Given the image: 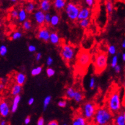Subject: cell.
I'll return each instance as SVG.
<instances>
[{
    "label": "cell",
    "mask_w": 125,
    "mask_h": 125,
    "mask_svg": "<svg viewBox=\"0 0 125 125\" xmlns=\"http://www.w3.org/2000/svg\"><path fill=\"white\" fill-rule=\"evenodd\" d=\"M75 49L71 45L68 43L62 44L60 49V56L64 62L69 64L75 57Z\"/></svg>",
    "instance_id": "obj_5"
},
{
    "label": "cell",
    "mask_w": 125,
    "mask_h": 125,
    "mask_svg": "<svg viewBox=\"0 0 125 125\" xmlns=\"http://www.w3.org/2000/svg\"><path fill=\"white\" fill-rule=\"evenodd\" d=\"M123 87H124V88L125 89V81L124 82V83H123Z\"/></svg>",
    "instance_id": "obj_56"
},
{
    "label": "cell",
    "mask_w": 125,
    "mask_h": 125,
    "mask_svg": "<svg viewBox=\"0 0 125 125\" xmlns=\"http://www.w3.org/2000/svg\"><path fill=\"white\" fill-rule=\"evenodd\" d=\"M90 20L89 19H82L81 21H79V24L80 27H81L83 29H86L90 25Z\"/></svg>",
    "instance_id": "obj_27"
},
{
    "label": "cell",
    "mask_w": 125,
    "mask_h": 125,
    "mask_svg": "<svg viewBox=\"0 0 125 125\" xmlns=\"http://www.w3.org/2000/svg\"><path fill=\"white\" fill-rule=\"evenodd\" d=\"M55 73H56V72H55L54 69H53L52 68L50 67V66L46 69V74L48 77H53L55 75Z\"/></svg>",
    "instance_id": "obj_33"
},
{
    "label": "cell",
    "mask_w": 125,
    "mask_h": 125,
    "mask_svg": "<svg viewBox=\"0 0 125 125\" xmlns=\"http://www.w3.org/2000/svg\"><path fill=\"white\" fill-rule=\"evenodd\" d=\"M36 5L33 1H29L25 5V10L28 13H33L35 12Z\"/></svg>",
    "instance_id": "obj_18"
},
{
    "label": "cell",
    "mask_w": 125,
    "mask_h": 125,
    "mask_svg": "<svg viewBox=\"0 0 125 125\" xmlns=\"http://www.w3.org/2000/svg\"><path fill=\"white\" fill-rule=\"evenodd\" d=\"M59 123L57 120H52L51 121L49 122L48 125H58Z\"/></svg>",
    "instance_id": "obj_46"
},
{
    "label": "cell",
    "mask_w": 125,
    "mask_h": 125,
    "mask_svg": "<svg viewBox=\"0 0 125 125\" xmlns=\"http://www.w3.org/2000/svg\"><path fill=\"white\" fill-rule=\"evenodd\" d=\"M58 105L61 108H64L67 105V102L66 100H61L58 102Z\"/></svg>",
    "instance_id": "obj_37"
},
{
    "label": "cell",
    "mask_w": 125,
    "mask_h": 125,
    "mask_svg": "<svg viewBox=\"0 0 125 125\" xmlns=\"http://www.w3.org/2000/svg\"><path fill=\"white\" fill-rule=\"evenodd\" d=\"M122 101L119 89H114L109 94L107 107L113 114H116L121 110Z\"/></svg>",
    "instance_id": "obj_3"
},
{
    "label": "cell",
    "mask_w": 125,
    "mask_h": 125,
    "mask_svg": "<svg viewBox=\"0 0 125 125\" xmlns=\"http://www.w3.org/2000/svg\"><path fill=\"white\" fill-rule=\"evenodd\" d=\"M28 49L30 52H35L36 51V47L34 45H29L28 47Z\"/></svg>",
    "instance_id": "obj_40"
},
{
    "label": "cell",
    "mask_w": 125,
    "mask_h": 125,
    "mask_svg": "<svg viewBox=\"0 0 125 125\" xmlns=\"http://www.w3.org/2000/svg\"><path fill=\"white\" fill-rule=\"evenodd\" d=\"M45 13L40 9L36 10L33 13V18L35 19V22L40 26H43L45 24Z\"/></svg>",
    "instance_id": "obj_9"
},
{
    "label": "cell",
    "mask_w": 125,
    "mask_h": 125,
    "mask_svg": "<svg viewBox=\"0 0 125 125\" xmlns=\"http://www.w3.org/2000/svg\"><path fill=\"white\" fill-rule=\"evenodd\" d=\"M84 2H85L86 5L89 8L93 7L94 3H95L94 0H84Z\"/></svg>",
    "instance_id": "obj_39"
},
{
    "label": "cell",
    "mask_w": 125,
    "mask_h": 125,
    "mask_svg": "<svg viewBox=\"0 0 125 125\" xmlns=\"http://www.w3.org/2000/svg\"><path fill=\"white\" fill-rule=\"evenodd\" d=\"M21 100V97L20 94L19 95L14 96V98L13 99V102H12V106H11V112L12 113H15L19 107V104Z\"/></svg>",
    "instance_id": "obj_17"
},
{
    "label": "cell",
    "mask_w": 125,
    "mask_h": 125,
    "mask_svg": "<svg viewBox=\"0 0 125 125\" xmlns=\"http://www.w3.org/2000/svg\"><path fill=\"white\" fill-rule=\"evenodd\" d=\"M122 59H123L124 61H125V53H123V54H122Z\"/></svg>",
    "instance_id": "obj_52"
},
{
    "label": "cell",
    "mask_w": 125,
    "mask_h": 125,
    "mask_svg": "<svg viewBox=\"0 0 125 125\" xmlns=\"http://www.w3.org/2000/svg\"><path fill=\"white\" fill-rule=\"evenodd\" d=\"M119 1L121 2H123V3H125V0H119Z\"/></svg>",
    "instance_id": "obj_54"
},
{
    "label": "cell",
    "mask_w": 125,
    "mask_h": 125,
    "mask_svg": "<svg viewBox=\"0 0 125 125\" xmlns=\"http://www.w3.org/2000/svg\"><path fill=\"white\" fill-rule=\"evenodd\" d=\"M66 4V0H53V7L57 11L64 10Z\"/></svg>",
    "instance_id": "obj_13"
},
{
    "label": "cell",
    "mask_w": 125,
    "mask_h": 125,
    "mask_svg": "<svg viewBox=\"0 0 125 125\" xmlns=\"http://www.w3.org/2000/svg\"><path fill=\"white\" fill-rule=\"evenodd\" d=\"M91 15V10L89 7H83L80 9L77 21H81L85 19H89Z\"/></svg>",
    "instance_id": "obj_11"
},
{
    "label": "cell",
    "mask_w": 125,
    "mask_h": 125,
    "mask_svg": "<svg viewBox=\"0 0 125 125\" xmlns=\"http://www.w3.org/2000/svg\"><path fill=\"white\" fill-rule=\"evenodd\" d=\"M117 62H118V57L116 55H114L112 59H111V62H110V66H111V67H115L117 64Z\"/></svg>",
    "instance_id": "obj_34"
},
{
    "label": "cell",
    "mask_w": 125,
    "mask_h": 125,
    "mask_svg": "<svg viewBox=\"0 0 125 125\" xmlns=\"http://www.w3.org/2000/svg\"><path fill=\"white\" fill-rule=\"evenodd\" d=\"M89 86L90 87V89H93L95 88L96 87V81L95 79L92 77H91L90 80H89Z\"/></svg>",
    "instance_id": "obj_36"
},
{
    "label": "cell",
    "mask_w": 125,
    "mask_h": 125,
    "mask_svg": "<svg viewBox=\"0 0 125 125\" xmlns=\"http://www.w3.org/2000/svg\"><path fill=\"white\" fill-rule=\"evenodd\" d=\"M49 42L52 44L54 45H59L61 43V38L59 36L56 31H52L51 32V35H50Z\"/></svg>",
    "instance_id": "obj_14"
},
{
    "label": "cell",
    "mask_w": 125,
    "mask_h": 125,
    "mask_svg": "<svg viewBox=\"0 0 125 125\" xmlns=\"http://www.w3.org/2000/svg\"><path fill=\"white\" fill-rule=\"evenodd\" d=\"M34 102H35V99H34V98H30L28 100V105H32L34 104Z\"/></svg>",
    "instance_id": "obj_47"
},
{
    "label": "cell",
    "mask_w": 125,
    "mask_h": 125,
    "mask_svg": "<svg viewBox=\"0 0 125 125\" xmlns=\"http://www.w3.org/2000/svg\"></svg>",
    "instance_id": "obj_60"
},
{
    "label": "cell",
    "mask_w": 125,
    "mask_h": 125,
    "mask_svg": "<svg viewBox=\"0 0 125 125\" xmlns=\"http://www.w3.org/2000/svg\"><path fill=\"white\" fill-rule=\"evenodd\" d=\"M50 35H51V32L49 30L43 26H41V28H40L38 30V33H37V38L40 40H42L47 43L48 42H49Z\"/></svg>",
    "instance_id": "obj_8"
},
{
    "label": "cell",
    "mask_w": 125,
    "mask_h": 125,
    "mask_svg": "<svg viewBox=\"0 0 125 125\" xmlns=\"http://www.w3.org/2000/svg\"><path fill=\"white\" fill-rule=\"evenodd\" d=\"M11 112V108L5 101H2L0 104V115L3 117H7Z\"/></svg>",
    "instance_id": "obj_10"
},
{
    "label": "cell",
    "mask_w": 125,
    "mask_h": 125,
    "mask_svg": "<svg viewBox=\"0 0 125 125\" xmlns=\"http://www.w3.org/2000/svg\"><path fill=\"white\" fill-rule=\"evenodd\" d=\"M113 122V113L107 107L97 108L93 123L98 125H110Z\"/></svg>",
    "instance_id": "obj_1"
},
{
    "label": "cell",
    "mask_w": 125,
    "mask_h": 125,
    "mask_svg": "<svg viewBox=\"0 0 125 125\" xmlns=\"http://www.w3.org/2000/svg\"><path fill=\"white\" fill-rule=\"evenodd\" d=\"M52 7L51 0H41L39 4V8L45 13L49 12Z\"/></svg>",
    "instance_id": "obj_12"
},
{
    "label": "cell",
    "mask_w": 125,
    "mask_h": 125,
    "mask_svg": "<svg viewBox=\"0 0 125 125\" xmlns=\"http://www.w3.org/2000/svg\"><path fill=\"white\" fill-rule=\"evenodd\" d=\"M84 94L82 93L81 91H76L74 98H73V100H74V101L76 103H77V104L81 103V102H82V100H84Z\"/></svg>",
    "instance_id": "obj_24"
},
{
    "label": "cell",
    "mask_w": 125,
    "mask_h": 125,
    "mask_svg": "<svg viewBox=\"0 0 125 125\" xmlns=\"http://www.w3.org/2000/svg\"><path fill=\"white\" fill-rule=\"evenodd\" d=\"M87 123V119L82 115H77L72 122L73 125H86Z\"/></svg>",
    "instance_id": "obj_16"
},
{
    "label": "cell",
    "mask_w": 125,
    "mask_h": 125,
    "mask_svg": "<svg viewBox=\"0 0 125 125\" xmlns=\"http://www.w3.org/2000/svg\"><path fill=\"white\" fill-rule=\"evenodd\" d=\"M108 62V56L105 52H98L95 56L94 60V67L96 74H100L105 70Z\"/></svg>",
    "instance_id": "obj_4"
},
{
    "label": "cell",
    "mask_w": 125,
    "mask_h": 125,
    "mask_svg": "<svg viewBox=\"0 0 125 125\" xmlns=\"http://www.w3.org/2000/svg\"><path fill=\"white\" fill-rule=\"evenodd\" d=\"M92 61V56L89 51L81 49L76 56V68L82 72H84Z\"/></svg>",
    "instance_id": "obj_2"
},
{
    "label": "cell",
    "mask_w": 125,
    "mask_h": 125,
    "mask_svg": "<svg viewBox=\"0 0 125 125\" xmlns=\"http://www.w3.org/2000/svg\"><path fill=\"white\" fill-rule=\"evenodd\" d=\"M28 12L26 10H25V8H22L19 10V15H18V19L19 22H23L25 21H26L28 18Z\"/></svg>",
    "instance_id": "obj_19"
},
{
    "label": "cell",
    "mask_w": 125,
    "mask_h": 125,
    "mask_svg": "<svg viewBox=\"0 0 125 125\" xmlns=\"http://www.w3.org/2000/svg\"><path fill=\"white\" fill-rule=\"evenodd\" d=\"M1 102H2L1 98V96H0V104H1Z\"/></svg>",
    "instance_id": "obj_57"
},
{
    "label": "cell",
    "mask_w": 125,
    "mask_h": 125,
    "mask_svg": "<svg viewBox=\"0 0 125 125\" xmlns=\"http://www.w3.org/2000/svg\"><path fill=\"white\" fill-rule=\"evenodd\" d=\"M10 1L13 2V3H15V2L17 1V0H10Z\"/></svg>",
    "instance_id": "obj_53"
},
{
    "label": "cell",
    "mask_w": 125,
    "mask_h": 125,
    "mask_svg": "<svg viewBox=\"0 0 125 125\" xmlns=\"http://www.w3.org/2000/svg\"><path fill=\"white\" fill-rule=\"evenodd\" d=\"M97 110V107L93 102H87L83 104L81 108L82 115L87 119V122L93 121V117Z\"/></svg>",
    "instance_id": "obj_6"
},
{
    "label": "cell",
    "mask_w": 125,
    "mask_h": 125,
    "mask_svg": "<svg viewBox=\"0 0 125 125\" xmlns=\"http://www.w3.org/2000/svg\"><path fill=\"white\" fill-rule=\"evenodd\" d=\"M14 79H15V83L20 84L21 86H23L24 84H25L27 78L26 75L24 73L18 72L15 74Z\"/></svg>",
    "instance_id": "obj_15"
},
{
    "label": "cell",
    "mask_w": 125,
    "mask_h": 125,
    "mask_svg": "<svg viewBox=\"0 0 125 125\" xmlns=\"http://www.w3.org/2000/svg\"><path fill=\"white\" fill-rule=\"evenodd\" d=\"M121 47L123 48V49H125V39L123 41V42H122Z\"/></svg>",
    "instance_id": "obj_51"
},
{
    "label": "cell",
    "mask_w": 125,
    "mask_h": 125,
    "mask_svg": "<svg viewBox=\"0 0 125 125\" xmlns=\"http://www.w3.org/2000/svg\"><path fill=\"white\" fill-rule=\"evenodd\" d=\"M8 52V49L5 45H1L0 46V56L4 57L7 55Z\"/></svg>",
    "instance_id": "obj_32"
},
{
    "label": "cell",
    "mask_w": 125,
    "mask_h": 125,
    "mask_svg": "<svg viewBox=\"0 0 125 125\" xmlns=\"http://www.w3.org/2000/svg\"><path fill=\"white\" fill-rule=\"evenodd\" d=\"M21 85L18 84H15L12 86V89H11V94L14 96L19 95L20 94V93L22 92V87Z\"/></svg>",
    "instance_id": "obj_20"
},
{
    "label": "cell",
    "mask_w": 125,
    "mask_h": 125,
    "mask_svg": "<svg viewBox=\"0 0 125 125\" xmlns=\"http://www.w3.org/2000/svg\"><path fill=\"white\" fill-rule=\"evenodd\" d=\"M114 123L116 125H125V120L123 114H119L114 119Z\"/></svg>",
    "instance_id": "obj_23"
},
{
    "label": "cell",
    "mask_w": 125,
    "mask_h": 125,
    "mask_svg": "<svg viewBox=\"0 0 125 125\" xmlns=\"http://www.w3.org/2000/svg\"><path fill=\"white\" fill-rule=\"evenodd\" d=\"M107 51H108V53H109V54L114 56V55H115V54H116L117 50H116V47H115V45H110L108 47Z\"/></svg>",
    "instance_id": "obj_31"
},
{
    "label": "cell",
    "mask_w": 125,
    "mask_h": 125,
    "mask_svg": "<svg viewBox=\"0 0 125 125\" xmlns=\"http://www.w3.org/2000/svg\"><path fill=\"white\" fill-rule=\"evenodd\" d=\"M19 1H24V0H19Z\"/></svg>",
    "instance_id": "obj_58"
},
{
    "label": "cell",
    "mask_w": 125,
    "mask_h": 125,
    "mask_svg": "<svg viewBox=\"0 0 125 125\" xmlns=\"http://www.w3.org/2000/svg\"><path fill=\"white\" fill-rule=\"evenodd\" d=\"M0 26H1V22H0Z\"/></svg>",
    "instance_id": "obj_59"
},
{
    "label": "cell",
    "mask_w": 125,
    "mask_h": 125,
    "mask_svg": "<svg viewBox=\"0 0 125 125\" xmlns=\"http://www.w3.org/2000/svg\"><path fill=\"white\" fill-rule=\"evenodd\" d=\"M123 114L124 118H125V112H123Z\"/></svg>",
    "instance_id": "obj_55"
},
{
    "label": "cell",
    "mask_w": 125,
    "mask_h": 125,
    "mask_svg": "<svg viewBox=\"0 0 125 125\" xmlns=\"http://www.w3.org/2000/svg\"><path fill=\"white\" fill-rule=\"evenodd\" d=\"M22 28L24 31H28L31 30L32 28V23L30 21L26 20L22 22Z\"/></svg>",
    "instance_id": "obj_28"
},
{
    "label": "cell",
    "mask_w": 125,
    "mask_h": 125,
    "mask_svg": "<svg viewBox=\"0 0 125 125\" xmlns=\"http://www.w3.org/2000/svg\"><path fill=\"white\" fill-rule=\"evenodd\" d=\"M80 9V7L77 4L73 2H69L66 4V6L64 8V12L70 21H77Z\"/></svg>",
    "instance_id": "obj_7"
},
{
    "label": "cell",
    "mask_w": 125,
    "mask_h": 125,
    "mask_svg": "<svg viewBox=\"0 0 125 125\" xmlns=\"http://www.w3.org/2000/svg\"><path fill=\"white\" fill-rule=\"evenodd\" d=\"M42 70H43L42 66H36V67L34 68H33V69L31 70V75L33 76V77H36V76L39 75L42 72Z\"/></svg>",
    "instance_id": "obj_26"
},
{
    "label": "cell",
    "mask_w": 125,
    "mask_h": 125,
    "mask_svg": "<svg viewBox=\"0 0 125 125\" xmlns=\"http://www.w3.org/2000/svg\"><path fill=\"white\" fill-rule=\"evenodd\" d=\"M5 88V84L3 82H1L0 83V91L3 90Z\"/></svg>",
    "instance_id": "obj_49"
},
{
    "label": "cell",
    "mask_w": 125,
    "mask_h": 125,
    "mask_svg": "<svg viewBox=\"0 0 125 125\" xmlns=\"http://www.w3.org/2000/svg\"><path fill=\"white\" fill-rule=\"evenodd\" d=\"M22 36V33L21 31H17L12 33L11 38H12L13 40H19L21 38Z\"/></svg>",
    "instance_id": "obj_30"
},
{
    "label": "cell",
    "mask_w": 125,
    "mask_h": 125,
    "mask_svg": "<svg viewBox=\"0 0 125 125\" xmlns=\"http://www.w3.org/2000/svg\"><path fill=\"white\" fill-rule=\"evenodd\" d=\"M105 9L108 14H111L114 10V4L111 0H106L105 3Z\"/></svg>",
    "instance_id": "obj_25"
},
{
    "label": "cell",
    "mask_w": 125,
    "mask_h": 125,
    "mask_svg": "<svg viewBox=\"0 0 125 125\" xmlns=\"http://www.w3.org/2000/svg\"><path fill=\"white\" fill-rule=\"evenodd\" d=\"M75 89L72 87H68L67 89L65 91L64 94H65V97L67 99L69 100H72L74 98L75 94Z\"/></svg>",
    "instance_id": "obj_21"
},
{
    "label": "cell",
    "mask_w": 125,
    "mask_h": 125,
    "mask_svg": "<svg viewBox=\"0 0 125 125\" xmlns=\"http://www.w3.org/2000/svg\"><path fill=\"white\" fill-rule=\"evenodd\" d=\"M122 105L125 107V91H124V94H123V98H122Z\"/></svg>",
    "instance_id": "obj_48"
},
{
    "label": "cell",
    "mask_w": 125,
    "mask_h": 125,
    "mask_svg": "<svg viewBox=\"0 0 125 125\" xmlns=\"http://www.w3.org/2000/svg\"><path fill=\"white\" fill-rule=\"evenodd\" d=\"M114 68L115 72L116 73H119L121 72V68L120 65H119V64H117Z\"/></svg>",
    "instance_id": "obj_44"
},
{
    "label": "cell",
    "mask_w": 125,
    "mask_h": 125,
    "mask_svg": "<svg viewBox=\"0 0 125 125\" xmlns=\"http://www.w3.org/2000/svg\"><path fill=\"white\" fill-rule=\"evenodd\" d=\"M51 17H52V15H51V14L49 12H46V13H45V24H50Z\"/></svg>",
    "instance_id": "obj_38"
},
{
    "label": "cell",
    "mask_w": 125,
    "mask_h": 125,
    "mask_svg": "<svg viewBox=\"0 0 125 125\" xmlns=\"http://www.w3.org/2000/svg\"><path fill=\"white\" fill-rule=\"evenodd\" d=\"M52 100V96L50 95L47 96L43 100V110H45L47 109L48 106L49 105V104H51V102Z\"/></svg>",
    "instance_id": "obj_29"
},
{
    "label": "cell",
    "mask_w": 125,
    "mask_h": 125,
    "mask_svg": "<svg viewBox=\"0 0 125 125\" xmlns=\"http://www.w3.org/2000/svg\"><path fill=\"white\" fill-rule=\"evenodd\" d=\"M37 125H45V119L43 117H40L36 123Z\"/></svg>",
    "instance_id": "obj_42"
},
{
    "label": "cell",
    "mask_w": 125,
    "mask_h": 125,
    "mask_svg": "<svg viewBox=\"0 0 125 125\" xmlns=\"http://www.w3.org/2000/svg\"><path fill=\"white\" fill-rule=\"evenodd\" d=\"M42 58V53L38 52L36 54V56H35V60L36 61H40L41 60Z\"/></svg>",
    "instance_id": "obj_43"
},
{
    "label": "cell",
    "mask_w": 125,
    "mask_h": 125,
    "mask_svg": "<svg viewBox=\"0 0 125 125\" xmlns=\"http://www.w3.org/2000/svg\"><path fill=\"white\" fill-rule=\"evenodd\" d=\"M53 62H54V60H53L52 58L51 57V56H49L46 60V64L48 66H51L52 64H53Z\"/></svg>",
    "instance_id": "obj_41"
},
{
    "label": "cell",
    "mask_w": 125,
    "mask_h": 125,
    "mask_svg": "<svg viewBox=\"0 0 125 125\" xmlns=\"http://www.w3.org/2000/svg\"><path fill=\"white\" fill-rule=\"evenodd\" d=\"M19 15V10L17 9H13L10 11V17L13 19H16L18 18Z\"/></svg>",
    "instance_id": "obj_35"
},
{
    "label": "cell",
    "mask_w": 125,
    "mask_h": 125,
    "mask_svg": "<svg viewBox=\"0 0 125 125\" xmlns=\"http://www.w3.org/2000/svg\"><path fill=\"white\" fill-rule=\"evenodd\" d=\"M60 22V17L58 14H54L51 17L50 25L52 27H56Z\"/></svg>",
    "instance_id": "obj_22"
},
{
    "label": "cell",
    "mask_w": 125,
    "mask_h": 125,
    "mask_svg": "<svg viewBox=\"0 0 125 125\" xmlns=\"http://www.w3.org/2000/svg\"><path fill=\"white\" fill-rule=\"evenodd\" d=\"M24 123L25 125H29V124L31 123V117H30V116H27V117L24 119Z\"/></svg>",
    "instance_id": "obj_45"
},
{
    "label": "cell",
    "mask_w": 125,
    "mask_h": 125,
    "mask_svg": "<svg viewBox=\"0 0 125 125\" xmlns=\"http://www.w3.org/2000/svg\"><path fill=\"white\" fill-rule=\"evenodd\" d=\"M7 124V123L5 120H1L0 121V125H6Z\"/></svg>",
    "instance_id": "obj_50"
}]
</instances>
